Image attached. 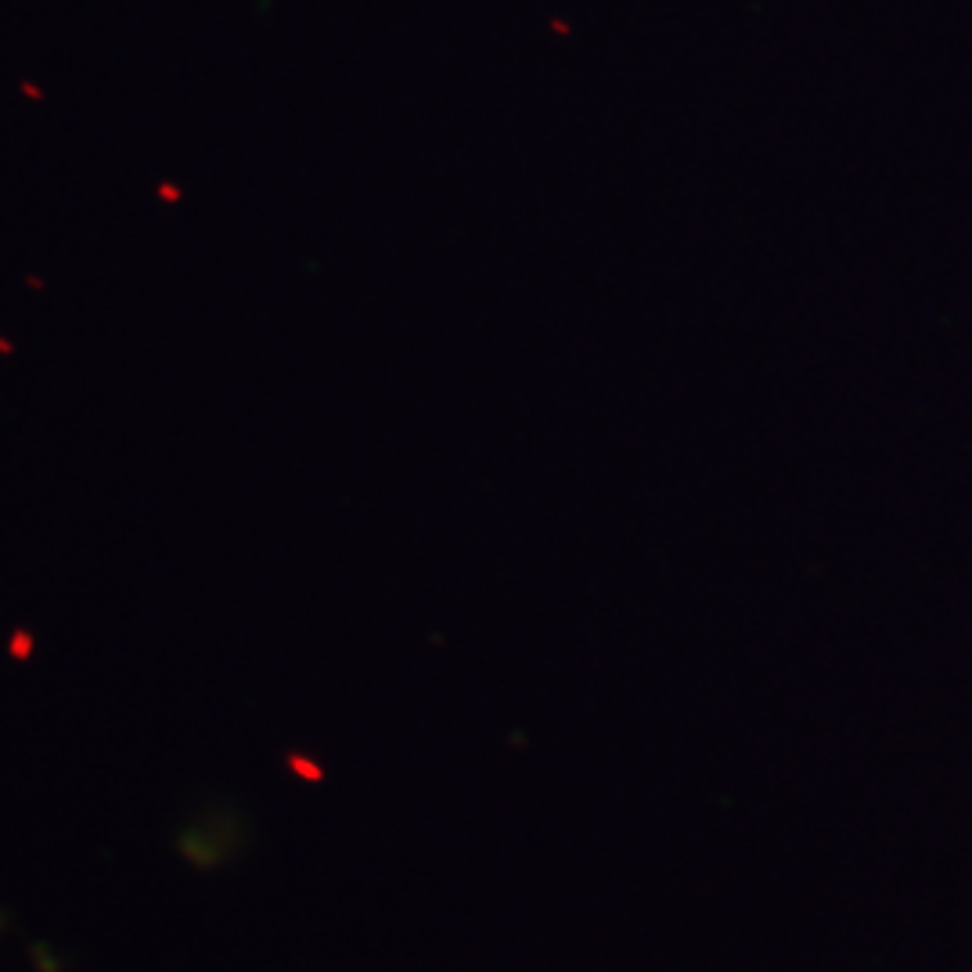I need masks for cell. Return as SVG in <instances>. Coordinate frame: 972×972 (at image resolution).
<instances>
[{
    "mask_svg": "<svg viewBox=\"0 0 972 972\" xmlns=\"http://www.w3.org/2000/svg\"><path fill=\"white\" fill-rule=\"evenodd\" d=\"M15 656H18V659L29 656V634H26V638H22V634H18V638H15Z\"/></svg>",
    "mask_w": 972,
    "mask_h": 972,
    "instance_id": "1",
    "label": "cell"
},
{
    "mask_svg": "<svg viewBox=\"0 0 972 972\" xmlns=\"http://www.w3.org/2000/svg\"><path fill=\"white\" fill-rule=\"evenodd\" d=\"M0 929H4V915H0Z\"/></svg>",
    "mask_w": 972,
    "mask_h": 972,
    "instance_id": "2",
    "label": "cell"
}]
</instances>
